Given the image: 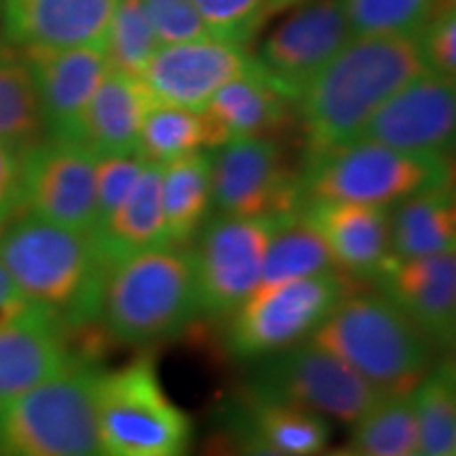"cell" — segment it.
Here are the masks:
<instances>
[{
	"instance_id": "cell-1",
	"label": "cell",
	"mask_w": 456,
	"mask_h": 456,
	"mask_svg": "<svg viewBox=\"0 0 456 456\" xmlns=\"http://www.w3.org/2000/svg\"><path fill=\"white\" fill-rule=\"evenodd\" d=\"M423 72L419 37H353L298 98L306 157L355 142L372 114Z\"/></svg>"
},
{
	"instance_id": "cell-2",
	"label": "cell",
	"mask_w": 456,
	"mask_h": 456,
	"mask_svg": "<svg viewBox=\"0 0 456 456\" xmlns=\"http://www.w3.org/2000/svg\"><path fill=\"white\" fill-rule=\"evenodd\" d=\"M0 265L66 336L100 322L108 266L87 232L24 216L0 231Z\"/></svg>"
},
{
	"instance_id": "cell-3",
	"label": "cell",
	"mask_w": 456,
	"mask_h": 456,
	"mask_svg": "<svg viewBox=\"0 0 456 456\" xmlns=\"http://www.w3.org/2000/svg\"><path fill=\"white\" fill-rule=\"evenodd\" d=\"M201 309L191 252L159 245L108 269L100 322L110 340L151 346L184 332Z\"/></svg>"
},
{
	"instance_id": "cell-4",
	"label": "cell",
	"mask_w": 456,
	"mask_h": 456,
	"mask_svg": "<svg viewBox=\"0 0 456 456\" xmlns=\"http://www.w3.org/2000/svg\"><path fill=\"white\" fill-rule=\"evenodd\" d=\"M311 342L383 395L414 391L431 368L433 345L383 294H346Z\"/></svg>"
},
{
	"instance_id": "cell-5",
	"label": "cell",
	"mask_w": 456,
	"mask_h": 456,
	"mask_svg": "<svg viewBox=\"0 0 456 456\" xmlns=\"http://www.w3.org/2000/svg\"><path fill=\"white\" fill-rule=\"evenodd\" d=\"M95 420L102 456H191L195 423L165 393L152 353L100 370Z\"/></svg>"
},
{
	"instance_id": "cell-6",
	"label": "cell",
	"mask_w": 456,
	"mask_h": 456,
	"mask_svg": "<svg viewBox=\"0 0 456 456\" xmlns=\"http://www.w3.org/2000/svg\"><path fill=\"white\" fill-rule=\"evenodd\" d=\"M98 366L77 355L0 406V456H102L95 420Z\"/></svg>"
},
{
	"instance_id": "cell-7",
	"label": "cell",
	"mask_w": 456,
	"mask_h": 456,
	"mask_svg": "<svg viewBox=\"0 0 456 456\" xmlns=\"http://www.w3.org/2000/svg\"><path fill=\"white\" fill-rule=\"evenodd\" d=\"M444 184H452L448 157L412 155L362 138L309 155L300 174L305 203H359L387 209Z\"/></svg>"
},
{
	"instance_id": "cell-8",
	"label": "cell",
	"mask_w": 456,
	"mask_h": 456,
	"mask_svg": "<svg viewBox=\"0 0 456 456\" xmlns=\"http://www.w3.org/2000/svg\"><path fill=\"white\" fill-rule=\"evenodd\" d=\"M346 292L338 273L265 285L231 315L228 349L243 362H260L311 338Z\"/></svg>"
},
{
	"instance_id": "cell-9",
	"label": "cell",
	"mask_w": 456,
	"mask_h": 456,
	"mask_svg": "<svg viewBox=\"0 0 456 456\" xmlns=\"http://www.w3.org/2000/svg\"><path fill=\"white\" fill-rule=\"evenodd\" d=\"M288 218V216H285ZM283 218H235L216 214L192 239L199 309L205 315L231 317L260 285L262 265Z\"/></svg>"
},
{
	"instance_id": "cell-10",
	"label": "cell",
	"mask_w": 456,
	"mask_h": 456,
	"mask_svg": "<svg viewBox=\"0 0 456 456\" xmlns=\"http://www.w3.org/2000/svg\"><path fill=\"white\" fill-rule=\"evenodd\" d=\"M249 391L345 425H355L383 397L355 370L313 342L260 359Z\"/></svg>"
},
{
	"instance_id": "cell-11",
	"label": "cell",
	"mask_w": 456,
	"mask_h": 456,
	"mask_svg": "<svg viewBox=\"0 0 456 456\" xmlns=\"http://www.w3.org/2000/svg\"><path fill=\"white\" fill-rule=\"evenodd\" d=\"M212 208L220 216L262 218L302 212L300 175L285 163L277 142L241 138L214 148Z\"/></svg>"
},
{
	"instance_id": "cell-12",
	"label": "cell",
	"mask_w": 456,
	"mask_h": 456,
	"mask_svg": "<svg viewBox=\"0 0 456 456\" xmlns=\"http://www.w3.org/2000/svg\"><path fill=\"white\" fill-rule=\"evenodd\" d=\"M351 38L342 0H306L266 37L254 60L279 94L298 102Z\"/></svg>"
},
{
	"instance_id": "cell-13",
	"label": "cell",
	"mask_w": 456,
	"mask_h": 456,
	"mask_svg": "<svg viewBox=\"0 0 456 456\" xmlns=\"http://www.w3.org/2000/svg\"><path fill=\"white\" fill-rule=\"evenodd\" d=\"M95 163L81 142L45 138L21 155V208L28 216L91 235Z\"/></svg>"
},
{
	"instance_id": "cell-14",
	"label": "cell",
	"mask_w": 456,
	"mask_h": 456,
	"mask_svg": "<svg viewBox=\"0 0 456 456\" xmlns=\"http://www.w3.org/2000/svg\"><path fill=\"white\" fill-rule=\"evenodd\" d=\"M454 81L423 72L372 114L359 138L412 155L448 157L454 144Z\"/></svg>"
},
{
	"instance_id": "cell-15",
	"label": "cell",
	"mask_w": 456,
	"mask_h": 456,
	"mask_svg": "<svg viewBox=\"0 0 456 456\" xmlns=\"http://www.w3.org/2000/svg\"><path fill=\"white\" fill-rule=\"evenodd\" d=\"M254 68L243 47L205 38L159 47L140 78L157 104L201 112L216 91Z\"/></svg>"
},
{
	"instance_id": "cell-16",
	"label": "cell",
	"mask_w": 456,
	"mask_h": 456,
	"mask_svg": "<svg viewBox=\"0 0 456 456\" xmlns=\"http://www.w3.org/2000/svg\"><path fill=\"white\" fill-rule=\"evenodd\" d=\"M30 70L47 138L81 142L87 106L106 77L104 51L95 47H20Z\"/></svg>"
},
{
	"instance_id": "cell-17",
	"label": "cell",
	"mask_w": 456,
	"mask_h": 456,
	"mask_svg": "<svg viewBox=\"0 0 456 456\" xmlns=\"http://www.w3.org/2000/svg\"><path fill=\"white\" fill-rule=\"evenodd\" d=\"M380 294L391 300L433 346L454 345L456 334V256L389 258L376 277Z\"/></svg>"
},
{
	"instance_id": "cell-18",
	"label": "cell",
	"mask_w": 456,
	"mask_h": 456,
	"mask_svg": "<svg viewBox=\"0 0 456 456\" xmlns=\"http://www.w3.org/2000/svg\"><path fill=\"white\" fill-rule=\"evenodd\" d=\"M118 0H0L4 41L15 47L104 49Z\"/></svg>"
},
{
	"instance_id": "cell-19",
	"label": "cell",
	"mask_w": 456,
	"mask_h": 456,
	"mask_svg": "<svg viewBox=\"0 0 456 456\" xmlns=\"http://www.w3.org/2000/svg\"><path fill=\"white\" fill-rule=\"evenodd\" d=\"M302 216L317 228L346 275L374 279L391 258L389 209L359 203H305Z\"/></svg>"
},
{
	"instance_id": "cell-20",
	"label": "cell",
	"mask_w": 456,
	"mask_h": 456,
	"mask_svg": "<svg viewBox=\"0 0 456 456\" xmlns=\"http://www.w3.org/2000/svg\"><path fill=\"white\" fill-rule=\"evenodd\" d=\"M70 357L64 330L34 306L0 328V406L41 385Z\"/></svg>"
},
{
	"instance_id": "cell-21",
	"label": "cell",
	"mask_w": 456,
	"mask_h": 456,
	"mask_svg": "<svg viewBox=\"0 0 456 456\" xmlns=\"http://www.w3.org/2000/svg\"><path fill=\"white\" fill-rule=\"evenodd\" d=\"M155 104L140 77L108 70L83 117L81 144L95 157L138 155L142 123Z\"/></svg>"
},
{
	"instance_id": "cell-22",
	"label": "cell",
	"mask_w": 456,
	"mask_h": 456,
	"mask_svg": "<svg viewBox=\"0 0 456 456\" xmlns=\"http://www.w3.org/2000/svg\"><path fill=\"white\" fill-rule=\"evenodd\" d=\"M289 100L262 77L258 66L226 83L205 106L208 146L218 148L231 140L266 138L288 121Z\"/></svg>"
},
{
	"instance_id": "cell-23",
	"label": "cell",
	"mask_w": 456,
	"mask_h": 456,
	"mask_svg": "<svg viewBox=\"0 0 456 456\" xmlns=\"http://www.w3.org/2000/svg\"><path fill=\"white\" fill-rule=\"evenodd\" d=\"M91 239L108 269L146 249L167 245L163 214V165L146 161V167L127 199L110 218L91 231Z\"/></svg>"
},
{
	"instance_id": "cell-24",
	"label": "cell",
	"mask_w": 456,
	"mask_h": 456,
	"mask_svg": "<svg viewBox=\"0 0 456 456\" xmlns=\"http://www.w3.org/2000/svg\"><path fill=\"white\" fill-rule=\"evenodd\" d=\"M391 258L410 260L454 252L456 203L452 184L429 188L389 209Z\"/></svg>"
},
{
	"instance_id": "cell-25",
	"label": "cell",
	"mask_w": 456,
	"mask_h": 456,
	"mask_svg": "<svg viewBox=\"0 0 456 456\" xmlns=\"http://www.w3.org/2000/svg\"><path fill=\"white\" fill-rule=\"evenodd\" d=\"M212 212V157L197 151L163 165L165 241L186 245Z\"/></svg>"
},
{
	"instance_id": "cell-26",
	"label": "cell",
	"mask_w": 456,
	"mask_h": 456,
	"mask_svg": "<svg viewBox=\"0 0 456 456\" xmlns=\"http://www.w3.org/2000/svg\"><path fill=\"white\" fill-rule=\"evenodd\" d=\"M241 408L262 440L285 456H315L326 450L332 436L326 416L294 403L248 391Z\"/></svg>"
},
{
	"instance_id": "cell-27",
	"label": "cell",
	"mask_w": 456,
	"mask_h": 456,
	"mask_svg": "<svg viewBox=\"0 0 456 456\" xmlns=\"http://www.w3.org/2000/svg\"><path fill=\"white\" fill-rule=\"evenodd\" d=\"M47 138L37 89L20 47L0 43V142L24 155Z\"/></svg>"
},
{
	"instance_id": "cell-28",
	"label": "cell",
	"mask_w": 456,
	"mask_h": 456,
	"mask_svg": "<svg viewBox=\"0 0 456 456\" xmlns=\"http://www.w3.org/2000/svg\"><path fill=\"white\" fill-rule=\"evenodd\" d=\"M323 273H338V266L317 228L302 214L283 218L266 249L258 288Z\"/></svg>"
},
{
	"instance_id": "cell-29",
	"label": "cell",
	"mask_w": 456,
	"mask_h": 456,
	"mask_svg": "<svg viewBox=\"0 0 456 456\" xmlns=\"http://www.w3.org/2000/svg\"><path fill=\"white\" fill-rule=\"evenodd\" d=\"M355 456H410L419 452L414 391L383 395L353 425Z\"/></svg>"
},
{
	"instance_id": "cell-30",
	"label": "cell",
	"mask_w": 456,
	"mask_h": 456,
	"mask_svg": "<svg viewBox=\"0 0 456 456\" xmlns=\"http://www.w3.org/2000/svg\"><path fill=\"white\" fill-rule=\"evenodd\" d=\"M419 454L456 456V372L454 362L429 370L414 389Z\"/></svg>"
},
{
	"instance_id": "cell-31",
	"label": "cell",
	"mask_w": 456,
	"mask_h": 456,
	"mask_svg": "<svg viewBox=\"0 0 456 456\" xmlns=\"http://www.w3.org/2000/svg\"><path fill=\"white\" fill-rule=\"evenodd\" d=\"M205 148L209 146L203 112L165 104L148 110L138 138V155L144 161L167 165Z\"/></svg>"
},
{
	"instance_id": "cell-32",
	"label": "cell",
	"mask_w": 456,
	"mask_h": 456,
	"mask_svg": "<svg viewBox=\"0 0 456 456\" xmlns=\"http://www.w3.org/2000/svg\"><path fill=\"white\" fill-rule=\"evenodd\" d=\"M159 41L148 20L142 0H118L108 28L104 57L108 70L140 77L151 57L157 53Z\"/></svg>"
},
{
	"instance_id": "cell-33",
	"label": "cell",
	"mask_w": 456,
	"mask_h": 456,
	"mask_svg": "<svg viewBox=\"0 0 456 456\" xmlns=\"http://www.w3.org/2000/svg\"><path fill=\"white\" fill-rule=\"evenodd\" d=\"M353 37H416L433 15L431 0H342Z\"/></svg>"
},
{
	"instance_id": "cell-34",
	"label": "cell",
	"mask_w": 456,
	"mask_h": 456,
	"mask_svg": "<svg viewBox=\"0 0 456 456\" xmlns=\"http://www.w3.org/2000/svg\"><path fill=\"white\" fill-rule=\"evenodd\" d=\"M212 38L243 47L269 20V0H192Z\"/></svg>"
},
{
	"instance_id": "cell-35",
	"label": "cell",
	"mask_w": 456,
	"mask_h": 456,
	"mask_svg": "<svg viewBox=\"0 0 456 456\" xmlns=\"http://www.w3.org/2000/svg\"><path fill=\"white\" fill-rule=\"evenodd\" d=\"M146 161L140 155H104L95 163V226L117 212L135 182L140 180ZM94 226V228H95Z\"/></svg>"
},
{
	"instance_id": "cell-36",
	"label": "cell",
	"mask_w": 456,
	"mask_h": 456,
	"mask_svg": "<svg viewBox=\"0 0 456 456\" xmlns=\"http://www.w3.org/2000/svg\"><path fill=\"white\" fill-rule=\"evenodd\" d=\"M159 47L212 38L192 0H142Z\"/></svg>"
},
{
	"instance_id": "cell-37",
	"label": "cell",
	"mask_w": 456,
	"mask_h": 456,
	"mask_svg": "<svg viewBox=\"0 0 456 456\" xmlns=\"http://www.w3.org/2000/svg\"><path fill=\"white\" fill-rule=\"evenodd\" d=\"M205 456H285L256 433L243 408L228 410L222 425L209 437Z\"/></svg>"
},
{
	"instance_id": "cell-38",
	"label": "cell",
	"mask_w": 456,
	"mask_h": 456,
	"mask_svg": "<svg viewBox=\"0 0 456 456\" xmlns=\"http://www.w3.org/2000/svg\"><path fill=\"white\" fill-rule=\"evenodd\" d=\"M420 53L427 72L437 77L450 78L456 77V15L454 11H444L429 17L419 34Z\"/></svg>"
},
{
	"instance_id": "cell-39",
	"label": "cell",
	"mask_w": 456,
	"mask_h": 456,
	"mask_svg": "<svg viewBox=\"0 0 456 456\" xmlns=\"http://www.w3.org/2000/svg\"><path fill=\"white\" fill-rule=\"evenodd\" d=\"M21 209V155L0 142V228Z\"/></svg>"
},
{
	"instance_id": "cell-40",
	"label": "cell",
	"mask_w": 456,
	"mask_h": 456,
	"mask_svg": "<svg viewBox=\"0 0 456 456\" xmlns=\"http://www.w3.org/2000/svg\"><path fill=\"white\" fill-rule=\"evenodd\" d=\"M30 309L32 305L26 300V296L20 292L13 277H11L9 271L0 265V328L15 322V319H20L21 315H26Z\"/></svg>"
},
{
	"instance_id": "cell-41",
	"label": "cell",
	"mask_w": 456,
	"mask_h": 456,
	"mask_svg": "<svg viewBox=\"0 0 456 456\" xmlns=\"http://www.w3.org/2000/svg\"><path fill=\"white\" fill-rule=\"evenodd\" d=\"M302 3H306V0H269V17L281 13L285 9L298 7Z\"/></svg>"
},
{
	"instance_id": "cell-42",
	"label": "cell",
	"mask_w": 456,
	"mask_h": 456,
	"mask_svg": "<svg viewBox=\"0 0 456 456\" xmlns=\"http://www.w3.org/2000/svg\"><path fill=\"white\" fill-rule=\"evenodd\" d=\"M315 456H355L353 454V450L349 448V450H332V452H326V454H315Z\"/></svg>"
},
{
	"instance_id": "cell-43",
	"label": "cell",
	"mask_w": 456,
	"mask_h": 456,
	"mask_svg": "<svg viewBox=\"0 0 456 456\" xmlns=\"http://www.w3.org/2000/svg\"><path fill=\"white\" fill-rule=\"evenodd\" d=\"M410 456H423V454H419V452H416V454H410Z\"/></svg>"
}]
</instances>
